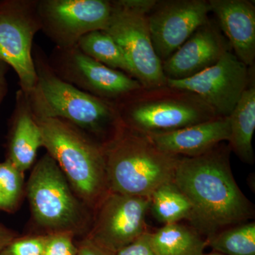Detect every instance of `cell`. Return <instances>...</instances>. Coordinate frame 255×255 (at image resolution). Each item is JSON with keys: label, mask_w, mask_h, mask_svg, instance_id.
Wrapping results in <instances>:
<instances>
[{"label": "cell", "mask_w": 255, "mask_h": 255, "mask_svg": "<svg viewBox=\"0 0 255 255\" xmlns=\"http://www.w3.org/2000/svg\"><path fill=\"white\" fill-rule=\"evenodd\" d=\"M231 152L222 142L204 155L181 157L174 174V184L192 206L189 221L207 238L254 216L233 177Z\"/></svg>", "instance_id": "cell-1"}, {"label": "cell", "mask_w": 255, "mask_h": 255, "mask_svg": "<svg viewBox=\"0 0 255 255\" xmlns=\"http://www.w3.org/2000/svg\"><path fill=\"white\" fill-rule=\"evenodd\" d=\"M36 83L28 95L33 116L59 119L105 146L122 130L115 103L82 91L57 76L40 47H33Z\"/></svg>", "instance_id": "cell-2"}, {"label": "cell", "mask_w": 255, "mask_h": 255, "mask_svg": "<svg viewBox=\"0 0 255 255\" xmlns=\"http://www.w3.org/2000/svg\"><path fill=\"white\" fill-rule=\"evenodd\" d=\"M34 119L41 130L42 147L58 164L79 199L93 212L110 191L104 146L61 119Z\"/></svg>", "instance_id": "cell-3"}, {"label": "cell", "mask_w": 255, "mask_h": 255, "mask_svg": "<svg viewBox=\"0 0 255 255\" xmlns=\"http://www.w3.org/2000/svg\"><path fill=\"white\" fill-rule=\"evenodd\" d=\"M104 148L109 191L124 195L149 198L157 188L173 182L181 158L124 126Z\"/></svg>", "instance_id": "cell-4"}, {"label": "cell", "mask_w": 255, "mask_h": 255, "mask_svg": "<svg viewBox=\"0 0 255 255\" xmlns=\"http://www.w3.org/2000/svg\"><path fill=\"white\" fill-rule=\"evenodd\" d=\"M32 217L44 234L86 236L93 212L76 195L54 159L45 154L33 166L26 187Z\"/></svg>", "instance_id": "cell-5"}, {"label": "cell", "mask_w": 255, "mask_h": 255, "mask_svg": "<svg viewBox=\"0 0 255 255\" xmlns=\"http://www.w3.org/2000/svg\"><path fill=\"white\" fill-rule=\"evenodd\" d=\"M124 127L146 135L179 130L218 117L199 96L166 85L116 104Z\"/></svg>", "instance_id": "cell-6"}, {"label": "cell", "mask_w": 255, "mask_h": 255, "mask_svg": "<svg viewBox=\"0 0 255 255\" xmlns=\"http://www.w3.org/2000/svg\"><path fill=\"white\" fill-rule=\"evenodd\" d=\"M112 14L105 31L118 43L143 88L165 86L162 62L156 55L148 13L156 0H112Z\"/></svg>", "instance_id": "cell-7"}, {"label": "cell", "mask_w": 255, "mask_h": 255, "mask_svg": "<svg viewBox=\"0 0 255 255\" xmlns=\"http://www.w3.org/2000/svg\"><path fill=\"white\" fill-rule=\"evenodd\" d=\"M38 0H0V62L11 67L20 90L29 93L36 83L33 41L41 31Z\"/></svg>", "instance_id": "cell-8"}, {"label": "cell", "mask_w": 255, "mask_h": 255, "mask_svg": "<svg viewBox=\"0 0 255 255\" xmlns=\"http://www.w3.org/2000/svg\"><path fill=\"white\" fill-rule=\"evenodd\" d=\"M58 78L82 91L117 104L143 87L135 79L84 54L78 47H55L48 57Z\"/></svg>", "instance_id": "cell-9"}, {"label": "cell", "mask_w": 255, "mask_h": 255, "mask_svg": "<svg viewBox=\"0 0 255 255\" xmlns=\"http://www.w3.org/2000/svg\"><path fill=\"white\" fill-rule=\"evenodd\" d=\"M110 0H38L41 31L55 47L76 46L90 32L105 31L112 14Z\"/></svg>", "instance_id": "cell-10"}, {"label": "cell", "mask_w": 255, "mask_h": 255, "mask_svg": "<svg viewBox=\"0 0 255 255\" xmlns=\"http://www.w3.org/2000/svg\"><path fill=\"white\" fill-rule=\"evenodd\" d=\"M150 199L109 191L93 211L85 238L116 254L147 232Z\"/></svg>", "instance_id": "cell-11"}, {"label": "cell", "mask_w": 255, "mask_h": 255, "mask_svg": "<svg viewBox=\"0 0 255 255\" xmlns=\"http://www.w3.org/2000/svg\"><path fill=\"white\" fill-rule=\"evenodd\" d=\"M255 65L248 68L233 50L225 53L215 65L184 80H167V85L195 94L219 117H228L234 110Z\"/></svg>", "instance_id": "cell-12"}, {"label": "cell", "mask_w": 255, "mask_h": 255, "mask_svg": "<svg viewBox=\"0 0 255 255\" xmlns=\"http://www.w3.org/2000/svg\"><path fill=\"white\" fill-rule=\"evenodd\" d=\"M207 0H156L148 13L156 55L165 61L209 20Z\"/></svg>", "instance_id": "cell-13"}, {"label": "cell", "mask_w": 255, "mask_h": 255, "mask_svg": "<svg viewBox=\"0 0 255 255\" xmlns=\"http://www.w3.org/2000/svg\"><path fill=\"white\" fill-rule=\"evenodd\" d=\"M232 50L216 21L210 19L198 28L165 61L162 70L167 80H184L213 66Z\"/></svg>", "instance_id": "cell-14"}, {"label": "cell", "mask_w": 255, "mask_h": 255, "mask_svg": "<svg viewBox=\"0 0 255 255\" xmlns=\"http://www.w3.org/2000/svg\"><path fill=\"white\" fill-rule=\"evenodd\" d=\"M234 54L248 68L255 65V4L250 0H209Z\"/></svg>", "instance_id": "cell-15"}, {"label": "cell", "mask_w": 255, "mask_h": 255, "mask_svg": "<svg viewBox=\"0 0 255 255\" xmlns=\"http://www.w3.org/2000/svg\"><path fill=\"white\" fill-rule=\"evenodd\" d=\"M147 136L166 153L179 157H196L228 141L229 118L216 117L174 131Z\"/></svg>", "instance_id": "cell-16"}, {"label": "cell", "mask_w": 255, "mask_h": 255, "mask_svg": "<svg viewBox=\"0 0 255 255\" xmlns=\"http://www.w3.org/2000/svg\"><path fill=\"white\" fill-rule=\"evenodd\" d=\"M42 145L41 130L33 117L28 95L19 89L10 122L6 159L24 173L34 164Z\"/></svg>", "instance_id": "cell-17"}, {"label": "cell", "mask_w": 255, "mask_h": 255, "mask_svg": "<svg viewBox=\"0 0 255 255\" xmlns=\"http://www.w3.org/2000/svg\"><path fill=\"white\" fill-rule=\"evenodd\" d=\"M255 70L249 82L230 114V149L247 164H254L255 153L253 137L255 130Z\"/></svg>", "instance_id": "cell-18"}, {"label": "cell", "mask_w": 255, "mask_h": 255, "mask_svg": "<svg viewBox=\"0 0 255 255\" xmlns=\"http://www.w3.org/2000/svg\"><path fill=\"white\" fill-rule=\"evenodd\" d=\"M150 241L159 255H201L208 247L199 232L179 223L150 233Z\"/></svg>", "instance_id": "cell-19"}, {"label": "cell", "mask_w": 255, "mask_h": 255, "mask_svg": "<svg viewBox=\"0 0 255 255\" xmlns=\"http://www.w3.org/2000/svg\"><path fill=\"white\" fill-rule=\"evenodd\" d=\"M76 46L87 55L108 68L132 77V69L123 50L113 38L104 30H97L82 37Z\"/></svg>", "instance_id": "cell-20"}, {"label": "cell", "mask_w": 255, "mask_h": 255, "mask_svg": "<svg viewBox=\"0 0 255 255\" xmlns=\"http://www.w3.org/2000/svg\"><path fill=\"white\" fill-rule=\"evenodd\" d=\"M150 209L155 219L164 225L190 220L192 206L174 182L161 186L150 197Z\"/></svg>", "instance_id": "cell-21"}, {"label": "cell", "mask_w": 255, "mask_h": 255, "mask_svg": "<svg viewBox=\"0 0 255 255\" xmlns=\"http://www.w3.org/2000/svg\"><path fill=\"white\" fill-rule=\"evenodd\" d=\"M208 246L224 255H255V223L231 226L210 236Z\"/></svg>", "instance_id": "cell-22"}, {"label": "cell", "mask_w": 255, "mask_h": 255, "mask_svg": "<svg viewBox=\"0 0 255 255\" xmlns=\"http://www.w3.org/2000/svg\"><path fill=\"white\" fill-rule=\"evenodd\" d=\"M8 159L0 162V210L12 213L17 209L23 194L24 177Z\"/></svg>", "instance_id": "cell-23"}, {"label": "cell", "mask_w": 255, "mask_h": 255, "mask_svg": "<svg viewBox=\"0 0 255 255\" xmlns=\"http://www.w3.org/2000/svg\"><path fill=\"white\" fill-rule=\"evenodd\" d=\"M47 235L16 237L0 252V255H43Z\"/></svg>", "instance_id": "cell-24"}, {"label": "cell", "mask_w": 255, "mask_h": 255, "mask_svg": "<svg viewBox=\"0 0 255 255\" xmlns=\"http://www.w3.org/2000/svg\"><path fill=\"white\" fill-rule=\"evenodd\" d=\"M43 255H77L78 246L71 233H48Z\"/></svg>", "instance_id": "cell-25"}, {"label": "cell", "mask_w": 255, "mask_h": 255, "mask_svg": "<svg viewBox=\"0 0 255 255\" xmlns=\"http://www.w3.org/2000/svg\"><path fill=\"white\" fill-rule=\"evenodd\" d=\"M115 255H159L151 244L150 233L147 232L116 253Z\"/></svg>", "instance_id": "cell-26"}, {"label": "cell", "mask_w": 255, "mask_h": 255, "mask_svg": "<svg viewBox=\"0 0 255 255\" xmlns=\"http://www.w3.org/2000/svg\"><path fill=\"white\" fill-rule=\"evenodd\" d=\"M77 246L78 250L77 255H115L85 237L77 243Z\"/></svg>", "instance_id": "cell-27"}, {"label": "cell", "mask_w": 255, "mask_h": 255, "mask_svg": "<svg viewBox=\"0 0 255 255\" xmlns=\"http://www.w3.org/2000/svg\"><path fill=\"white\" fill-rule=\"evenodd\" d=\"M9 66L4 63L0 62V105L8 92V82L6 79Z\"/></svg>", "instance_id": "cell-28"}, {"label": "cell", "mask_w": 255, "mask_h": 255, "mask_svg": "<svg viewBox=\"0 0 255 255\" xmlns=\"http://www.w3.org/2000/svg\"><path fill=\"white\" fill-rule=\"evenodd\" d=\"M16 237L17 236L14 231L0 225V252Z\"/></svg>", "instance_id": "cell-29"}, {"label": "cell", "mask_w": 255, "mask_h": 255, "mask_svg": "<svg viewBox=\"0 0 255 255\" xmlns=\"http://www.w3.org/2000/svg\"><path fill=\"white\" fill-rule=\"evenodd\" d=\"M201 255H224L221 254V253H216V252H214V253H209V254H202Z\"/></svg>", "instance_id": "cell-30"}]
</instances>
